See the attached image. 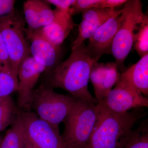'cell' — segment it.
I'll use <instances>...</instances> for the list:
<instances>
[{
	"instance_id": "cell-5",
	"label": "cell",
	"mask_w": 148,
	"mask_h": 148,
	"mask_svg": "<svg viewBox=\"0 0 148 148\" xmlns=\"http://www.w3.org/2000/svg\"><path fill=\"white\" fill-rule=\"evenodd\" d=\"M77 98L60 94L46 84L35 89L30 109L39 117L58 126L72 110Z\"/></svg>"
},
{
	"instance_id": "cell-26",
	"label": "cell",
	"mask_w": 148,
	"mask_h": 148,
	"mask_svg": "<svg viewBox=\"0 0 148 148\" xmlns=\"http://www.w3.org/2000/svg\"><path fill=\"white\" fill-rule=\"evenodd\" d=\"M126 0H100L95 8H114L115 7L124 4Z\"/></svg>"
},
{
	"instance_id": "cell-4",
	"label": "cell",
	"mask_w": 148,
	"mask_h": 148,
	"mask_svg": "<svg viewBox=\"0 0 148 148\" xmlns=\"http://www.w3.org/2000/svg\"><path fill=\"white\" fill-rule=\"evenodd\" d=\"M98 116L97 104L77 99L63 122L61 135L65 148H86Z\"/></svg>"
},
{
	"instance_id": "cell-12",
	"label": "cell",
	"mask_w": 148,
	"mask_h": 148,
	"mask_svg": "<svg viewBox=\"0 0 148 148\" xmlns=\"http://www.w3.org/2000/svg\"><path fill=\"white\" fill-rule=\"evenodd\" d=\"M53 21L46 26L32 31L47 40L55 46L60 47L76 26L69 10L56 9Z\"/></svg>"
},
{
	"instance_id": "cell-1",
	"label": "cell",
	"mask_w": 148,
	"mask_h": 148,
	"mask_svg": "<svg viewBox=\"0 0 148 148\" xmlns=\"http://www.w3.org/2000/svg\"><path fill=\"white\" fill-rule=\"evenodd\" d=\"M66 60L49 72L47 85L66 90L74 98L98 104L88 89L90 71L98 61L92 58L85 43L71 50Z\"/></svg>"
},
{
	"instance_id": "cell-19",
	"label": "cell",
	"mask_w": 148,
	"mask_h": 148,
	"mask_svg": "<svg viewBox=\"0 0 148 148\" xmlns=\"http://www.w3.org/2000/svg\"><path fill=\"white\" fill-rule=\"evenodd\" d=\"M122 148H148L147 120L133 130Z\"/></svg>"
},
{
	"instance_id": "cell-16",
	"label": "cell",
	"mask_w": 148,
	"mask_h": 148,
	"mask_svg": "<svg viewBox=\"0 0 148 148\" xmlns=\"http://www.w3.org/2000/svg\"><path fill=\"white\" fill-rule=\"evenodd\" d=\"M20 110L11 95L0 98V132L13 124Z\"/></svg>"
},
{
	"instance_id": "cell-27",
	"label": "cell",
	"mask_w": 148,
	"mask_h": 148,
	"mask_svg": "<svg viewBox=\"0 0 148 148\" xmlns=\"http://www.w3.org/2000/svg\"><path fill=\"white\" fill-rule=\"evenodd\" d=\"M3 138L0 136V147H1V144Z\"/></svg>"
},
{
	"instance_id": "cell-25",
	"label": "cell",
	"mask_w": 148,
	"mask_h": 148,
	"mask_svg": "<svg viewBox=\"0 0 148 148\" xmlns=\"http://www.w3.org/2000/svg\"><path fill=\"white\" fill-rule=\"evenodd\" d=\"M45 1L49 4L55 6L57 9L67 11L69 10L75 0H46Z\"/></svg>"
},
{
	"instance_id": "cell-22",
	"label": "cell",
	"mask_w": 148,
	"mask_h": 148,
	"mask_svg": "<svg viewBox=\"0 0 148 148\" xmlns=\"http://www.w3.org/2000/svg\"><path fill=\"white\" fill-rule=\"evenodd\" d=\"M100 0H75L73 5L70 8L69 14L71 16L84 12L90 9L95 8Z\"/></svg>"
},
{
	"instance_id": "cell-18",
	"label": "cell",
	"mask_w": 148,
	"mask_h": 148,
	"mask_svg": "<svg viewBox=\"0 0 148 148\" xmlns=\"http://www.w3.org/2000/svg\"><path fill=\"white\" fill-rule=\"evenodd\" d=\"M0 148H26L19 115L3 138Z\"/></svg>"
},
{
	"instance_id": "cell-13",
	"label": "cell",
	"mask_w": 148,
	"mask_h": 148,
	"mask_svg": "<svg viewBox=\"0 0 148 148\" xmlns=\"http://www.w3.org/2000/svg\"><path fill=\"white\" fill-rule=\"evenodd\" d=\"M26 33L31 41L30 53L37 62L45 67L49 72L59 64L60 47L55 46L34 32Z\"/></svg>"
},
{
	"instance_id": "cell-20",
	"label": "cell",
	"mask_w": 148,
	"mask_h": 148,
	"mask_svg": "<svg viewBox=\"0 0 148 148\" xmlns=\"http://www.w3.org/2000/svg\"><path fill=\"white\" fill-rule=\"evenodd\" d=\"M17 76L12 73L0 71V98L11 95L17 91Z\"/></svg>"
},
{
	"instance_id": "cell-17",
	"label": "cell",
	"mask_w": 148,
	"mask_h": 148,
	"mask_svg": "<svg viewBox=\"0 0 148 148\" xmlns=\"http://www.w3.org/2000/svg\"><path fill=\"white\" fill-rule=\"evenodd\" d=\"M119 14H120L117 15ZM114 16H106L95 21H86L82 20L78 25V35L76 39L72 43L71 50L79 47L86 40L89 39L103 24L111 17Z\"/></svg>"
},
{
	"instance_id": "cell-7",
	"label": "cell",
	"mask_w": 148,
	"mask_h": 148,
	"mask_svg": "<svg viewBox=\"0 0 148 148\" xmlns=\"http://www.w3.org/2000/svg\"><path fill=\"white\" fill-rule=\"evenodd\" d=\"M0 33L8 52L12 71L17 76L20 64L31 54L25 38L24 21L15 12L1 17Z\"/></svg>"
},
{
	"instance_id": "cell-14",
	"label": "cell",
	"mask_w": 148,
	"mask_h": 148,
	"mask_svg": "<svg viewBox=\"0 0 148 148\" xmlns=\"http://www.w3.org/2000/svg\"><path fill=\"white\" fill-rule=\"evenodd\" d=\"M45 1L28 0L24 4V12L28 25L27 32H32L42 28L53 21L55 14Z\"/></svg>"
},
{
	"instance_id": "cell-6",
	"label": "cell",
	"mask_w": 148,
	"mask_h": 148,
	"mask_svg": "<svg viewBox=\"0 0 148 148\" xmlns=\"http://www.w3.org/2000/svg\"><path fill=\"white\" fill-rule=\"evenodd\" d=\"M19 118L26 148H65L58 126L32 110H20Z\"/></svg>"
},
{
	"instance_id": "cell-23",
	"label": "cell",
	"mask_w": 148,
	"mask_h": 148,
	"mask_svg": "<svg viewBox=\"0 0 148 148\" xmlns=\"http://www.w3.org/2000/svg\"><path fill=\"white\" fill-rule=\"evenodd\" d=\"M0 71L10 72V73H14L8 52L7 50L5 44L4 42L1 33H0Z\"/></svg>"
},
{
	"instance_id": "cell-3",
	"label": "cell",
	"mask_w": 148,
	"mask_h": 148,
	"mask_svg": "<svg viewBox=\"0 0 148 148\" xmlns=\"http://www.w3.org/2000/svg\"><path fill=\"white\" fill-rule=\"evenodd\" d=\"M123 5L111 50L119 70L124 69L125 62L133 47L136 34L142 24L148 21L141 1L127 0Z\"/></svg>"
},
{
	"instance_id": "cell-24",
	"label": "cell",
	"mask_w": 148,
	"mask_h": 148,
	"mask_svg": "<svg viewBox=\"0 0 148 148\" xmlns=\"http://www.w3.org/2000/svg\"><path fill=\"white\" fill-rule=\"evenodd\" d=\"M15 1L0 0V18L14 13Z\"/></svg>"
},
{
	"instance_id": "cell-15",
	"label": "cell",
	"mask_w": 148,
	"mask_h": 148,
	"mask_svg": "<svg viewBox=\"0 0 148 148\" xmlns=\"http://www.w3.org/2000/svg\"><path fill=\"white\" fill-rule=\"evenodd\" d=\"M119 81L148 98V54L121 74Z\"/></svg>"
},
{
	"instance_id": "cell-8",
	"label": "cell",
	"mask_w": 148,
	"mask_h": 148,
	"mask_svg": "<svg viewBox=\"0 0 148 148\" xmlns=\"http://www.w3.org/2000/svg\"><path fill=\"white\" fill-rule=\"evenodd\" d=\"M97 104L111 112L121 113L132 109L147 108L148 99L128 85L119 81L114 88Z\"/></svg>"
},
{
	"instance_id": "cell-2",
	"label": "cell",
	"mask_w": 148,
	"mask_h": 148,
	"mask_svg": "<svg viewBox=\"0 0 148 148\" xmlns=\"http://www.w3.org/2000/svg\"><path fill=\"white\" fill-rule=\"evenodd\" d=\"M97 107L98 118L86 148H122L137 122L146 114L142 108L116 113Z\"/></svg>"
},
{
	"instance_id": "cell-9",
	"label": "cell",
	"mask_w": 148,
	"mask_h": 148,
	"mask_svg": "<svg viewBox=\"0 0 148 148\" xmlns=\"http://www.w3.org/2000/svg\"><path fill=\"white\" fill-rule=\"evenodd\" d=\"M46 68L29 56L20 64L17 73V105L21 110H31L32 96L36 84Z\"/></svg>"
},
{
	"instance_id": "cell-21",
	"label": "cell",
	"mask_w": 148,
	"mask_h": 148,
	"mask_svg": "<svg viewBox=\"0 0 148 148\" xmlns=\"http://www.w3.org/2000/svg\"><path fill=\"white\" fill-rule=\"evenodd\" d=\"M133 47L140 58L148 54V21L139 28Z\"/></svg>"
},
{
	"instance_id": "cell-10",
	"label": "cell",
	"mask_w": 148,
	"mask_h": 148,
	"mask_svg": "<svg viewBox=\"0 0 148 148\" xmlns=\"http://www.w3.org/2000/svg\"><path fill=\"white\" fill-rule=\"evenodd\" d=\"M120 75L115 62H97L93 64L90 71V79L98 103L103 100L116 84Z\"/></svg>"
},
{
	"instance_id": "cell-11",
	"label": "cell",
	"mask_w": 148,
	"mask_h": 148,
	"mask_svg": "<svg viewBox=\"0 0 148 148\" xmlns=\"http://www.w3.org/2000/svg\"><path fill=\"white\" fill-rule=\"evenodd\" d=\"M120 14L109 19L89 39L86 48L90 56L96 61H98L104 54H111V48L118 29Z\"/></svg>"
}]
</instances>
